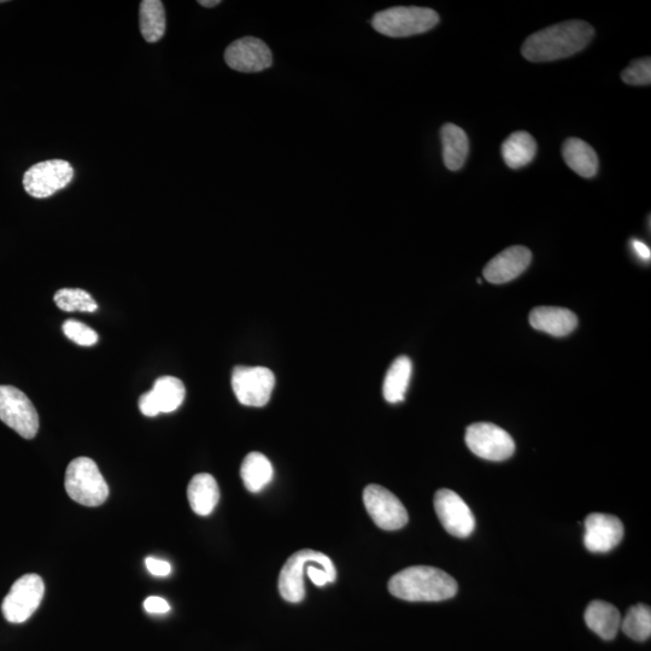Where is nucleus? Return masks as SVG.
<instances>
[{"mask_svg": "<svg viewBox=\"0 0 651 651\" xmlns=\"http://www.w3.org/2000/svg\"><path fill=\"white\" fill-rule=\"evenodd\" d=\"M585 21H567L543 29L526 39L521 54L530 62H551L578 54L594 38Z\"/></svg>", "mask_w": 651, "mask_h": 651, "instance_id": "f257e3e1", "label": "nucleus"}, {"mask_svg": "<svg viewBox=\"0 0 651 651\" xmlns=\"http://www.w3.org/2000/svg\"><path fill=\"white\" fill-rule=\"evenodd\" d=\"M457 590L453 577L430 566L408 567L389 582L391 595L409 602H441L453 598Z\"/></svg>", "mask_w": 651, "mask_h": 651, "instance_id": "f03ea898", "label": "nucleus"}, {"mask_svg": "<svg viewBox=\"0 0 651 651\" xmlns=\"http://www.w3.org/2000/svg\"><path fill=\"white\" fill-rule=\"evenodd\" d=\"M64 486L68 496L85 507L102 506L109 497V486L97 463L89 457H78L69 463Z\"/></svg>", "mask_w": 651, "mask_h": 651, "instance_id": "7ed1b4c3", "label": "nucleus"}, {"mask_svg": "<svg viewBox=\"0 0 651 651\" xmlns=\"http://www.w3.org/2000/svg\"><path fill=\"white\" fill-rule=\"evenodd\" d=\"M439 23V15L430 8L396 7L373 16L372 26L390 38H408L431 31Z\"/></svg>", "mask_w": 651, "mask_h": 651, "instance_id": "20e7f679", "label": "nucleus"}, {"mask_svg": "<svg viewBox=\"0 0 651 651\" xmlns=\"http://www.w3.org/2000/svg\"><path fill=\"white\" fill-rule=\"evenodd\" d=\"M310 563L324 568L333 582H336L337 570L330 557L312 549L299 550L290 556V559L286 561L283 570L280 572L279 591L285 601L290 603L303 601L304 596H306L303 573Z\"/></svg>", "mask_w": 651, "mask_h": 651, "instance_id": "39448f33", "label": "nucleus"}, {"mask_svg": "<svg viewBox=\"0 0 651 651\" xmlns=\"http://www.w3.org/2000/svg\"><path fill=\"white\" fill-rule=\"evenodd\" d=\"M45 595V584L38 574L17 579L2 604L4 618L11 624H22L37 612Z\"/></svg>", "mask_w": 651, "mask_h": 651, "instance_id": "423d86ee", "label": "nucleus"}, {"mask_svg": "<svg viewBox=\"0 0 651 651\" xmlns=\"http://www.w3.org/2000/svg\"><path fill=\"white\" fill-rule=\"evenodd\" d=\"M0 420L25 439H33L39 431L37 409L14 386L0 385Z\"/></svg>", "mask_w": 651, "mask_h": 651, "instance_id": "0eeeda50", "label": "nucleus"}, {"mask_svg": "<svg viewBox=\"0 0 651 651\" xmlns=\"http://www.w3.org/2000/svg\"><path fill=\"white\" fill-rule=\"evenodd\" d=\"M74 169L63 160H49L34 164L23 175V186L29 196L37 199L49 198L66 189L72 183Z\"/></svg>", "mask_w": 651, "mask_h": 651, "instance_id": "6e6552de", "label": "nucleus"}, {"mask_svg": "<svg viewBox=\"0 0 651 651\" xmlns=\"http://www.w3.org/2000/svg\"><path fill=\"white\" fill-rule=\"evenodd\" d=\"M466 444L469 450L480 459L506 461L515 451L512 436L503 428L489 422H478L467 428Z\"/></svg>", "mask_w": 651, "mask_h": 651, "instance_id": "1a4fd4ad", "label": "nucleus"}, {"mask_svg": "<svg viewBox=\"0 0 651 651\" xmlns=\"http://www.w3.org/2000/svg\"><path fill=\"white\" fill-rule=\"evenodd\" d=\"M275 377L266 367H244L233 369L232 387L238 401L248 407H265L271 400Z\"/></svg>", "mask_w": 651, "mask_h": 651, "instance_id": "9d476101", "label": "nucleus"}, {"mask_svg": "<svg viewBox=\"0 0 651 651\" xmlns=\"http://www.w3.org/2000/svg\"><path fill=\"white\" fill-rule=\"evenodd\" d=\"M363 503L374 524L381 530H401L408 524L409 516L406 507L383 486L368 485L363 491Z\"/></svg>", "mask_w": 651, "mask_h": 651, "instance_id": "9b49d317", "label": "nucleus"}, {"mask_svg": "<svg viewBox=\"0 0 651 651\" xmlns=\"http://www.w3.org/2000/svg\"><path fill=\"white\" fill-rule=\"evenodd\" d=\"M434 509L439 521L451 536L467 538L475 529V519L471 508L456 492L441 489L434 496Z\"/></svg>", "mask_w": 651, "mask_h": 651, "instance_id": "f8f14e48", "label": "nucleus"}, {"mask_svg": "<svg viewBox=\"0 0 651 651\" xmlns=\"http://www.w3.org/2000/svg\"><path fill=\"white\" fill-rule=\"evenodd\" d=\"M225 61L228 67L239 73H260L272 67L273 55L265 41L245 37L228 46Z\"/></svg>", "mask_w": 651, "mask_h": 651, "instance_id": "ddd939ff", "label": "nucleus"}, {"mask_svg": "<svg viewBox=\"0 0 651 651\" xmlns=\"http://www.w3.org/2000/svg\"><path fill=\"white\" fill-rule=\"evenodd\" d=\"M185 395L183 381L174 377H162L155 381L152 390L140 396V412L149 418L161 413H173L183 404Z\"/></svg>", "mask_w": 651, "mask_h": 651, "instance_id": "4468645a", "label": "nucleus"}, {"mask_svg": "<svg viewBox=\"0 0 651 651\" xmlns=\"http://www.w3.org/2000/svg\"><path fill=\"white\" fill-rule=\"evenodd\" d=\"M624 525L617 516L594 513L585 520L584 544L591 553H608L624 538Z\"/></svg>", "mask_w": 651, "mask_h": 651, "instance_id": "2eb2a0df", "label": "nucleus"}, {"mask_svg": "<svg viewBox=\"0 0 651 651\" xmlns=\"http://www.w3.org/2000/svg\"><path fill=\"white\" fill-rule=\"evenodd\" d=\"M532 261L526 246L515 245L498 254L484 268V278L491 284H506L523 274Z\"/></svg>", "mask_w": 651, "mask_h": 651, "instance_id": "dca6fc26", "label": "nucleus"}, {"mask_svg": "<svg viewBox=\"0 0 651 651\" xmlns=\"http://www.w3.org/2000/svg\"><path fill=\"white\" fill-rule=\"evenodd\" d=\"M530 324L535 330L553 337H566L578 326L577 315L570 309L538 307L530 314Z\"/></svg>", "mask_w": 651, "mask_h": 651, "instance_id": "f3484780", "label": "nucleus"}, {"mask_svg": "<svg viewBox=\"0 0 651 651\" xmlns=\"http://www.w3.org/2000/svg\"><path fill=\"white\" fill-rule=\"evenodd\" d=\"M585 623L604 641H612L618 635L621 615L617 607L603 601L591 602L585 611Z\"/></svg>", "mask_w": 651, "mask_h": 651, "instance_id": "a211bd4d", "label": "nucleus"}, {"mask_svg": "<svg viewBox=\"0 0 651 651\" xmlns=\"http://www.w3.org/2000/svg\"><path fill=\"white\" fill-rule=\"evenodd\" d=\"M190 506L198 515L208 516L220 501V489L213 475L201 473L191 479L187 488Z\"/></svg>", "mask_w": 651, "mask_h": 651, "instance_id": "6ab92c4d", "label": "nucleus"}, {"mask_svg": "<svg viewBox=\"0 0 651 651\" xmlns=\"http://www.w3.org/2000/svg\"><path fill=\"white\" fill-rule=\"evenodd\" d=\"M563 160L573 172L585 179L594 178L598 172V156L588 143L578 138L567 139L562 148Z\"/></svg>", "mask_w": 651, "mask_h": 651, "instance_id": "aec40b11", "label": "nucleus"}, {"mask_svg": "<svg viewBox=\"0 0 651 651\" xmlns=\"http://www.w3.org/2000/svg\"><path fill=\"white\" fill-rule=\"evenodd\" d=\"M441 138L445 167L451 172H457V170L465 166L468 157L469 140L467 134L454 123H447L441 129Z\"/></svg>", "mask_w": 651, "mask_h": 651, "instance_id": "412c9836", "label": "nucleus"}, {"mask_svg": "<svg viewBox=\"0 0 651 651\" xmlns=\"http://www.w3.org/2000/svg\"><path fill=\"white\" fill-rule=\"evenodd\" d=\"M501 152L509 168L520 169L526 167L535 158L537 143L530 133L519 131L504 140Z\"/></svg>", "mask_w": 651, "mask_h": 651, "instance_id": "4be33fe9", "label": "nucleus"}, {"mask_svg": "<svg viewBox=\"0 0 651 651\" xmlns=\"http://www.w3.org/2000/svg\"><path fill=\"white\" fill-rule=\"evenodd\" d=\"M412 372L413 365L409 357L400 356L392 362L383 385V394L387 402L400 403L404 401Z\"/></svg>", "mask_w": 651, "mask_h": 651, "instance_id": "5701e85b", "label": "nucleus"}, {"mask_svg": "<svg viewBox=\"0 0 651 651\" xmlns=\"http://www.w3.org/2000/svg\"><path fill=\"white\" fill-rule=\"evenodd\" d=\"M140 31L148 43L154 44L166 33L167 20L161 0H143L139 8Z\"/></svg>", "mask_w": 651, "mask_h": 651, "instance_id": "b1692460", "label": "nucleus"}, {"mask_svg": "<svg viewBox=\"0 0 651 651\" xmlns=\"http://www.w3.org/2000/svg\"><path fill=\"white\" fill-rule=\"evenodd\" d=\"M240 475H242L246 489L250 492H260L272 482V463L265 455L254 451L245 457L242 468H240Z\"/></svg>", "mask_w": 651, "mask_h": 651, "instance_id": "393cba45", "label": "nucleus"}, {"mask_svg": "<svg viewBox=\"0 0 651 651\" xmlns=\"http://www.w3.org/2000/svg\"><path fill=\"white\" fill-rule=\"evenodd\" d=\"M621 629L625 635L637 642H645L651 636V611L645 604L633 606L626 617L621 619Z\"/></svg>", "mask_w": 651, "mask_h": 651, "instance_id": "a878e982", "label": "nucleus"}, {"mask_svg": "<svg viewBox=\"0 0 651 651\" xmlns=\"http://www.w3.org/2000/svg\"><path fill=\"white\" fill-rule=\"evenodd\" d=\"M54 299L57 307L67 313H95L98 309L97 303L90 293L81 289L58 290Z\"/></svg>", "mask_w": 651, "mask_h": 651, "instance_id": "bb28decb", "label": "nucleus"}, {"mask_svg": "<svg viewBox=\"0 0 651 651\" xmlns=\"http://www.w3.org/2000/svg\"><path fill=\"white\" fill-rule=\"evenodd\" d=\"M62 330L66 337L75 344L92 346L98 342L97 332L80 321L67 320L62 326Z\"/></svg>", "mask_w": 651, "mask_h": 651, "instance_id": "cd10ccee", "label": "nucleus"}, {"mask_svg": "<svg viewBox=\"0 0 651 651\" xmlns=\"http://www.w3.org/2000/svg\"><path fill=\"white\" fill-rule=\"evenodd\" d=\"M621 79L627 85L632 86H647L651 84V60L650 57L641 58L631 63L629 68H626L621 73Z\"/></svg>", "mask_w": 651, "mask_h": 651, "instance_id": "c85d7f7f", "label": "nucleus"}, {"mask_svg": "<svg viewBox=\"0 0 651 651\" xmlns=\"http://www.w3.org/2000/svg\"><path fill=\"white\" fill-rule=\"evenodd\" d=\"M145 565L155 577H168L172 573V565L168 561L156 559V557H146Z\"/></svg>", "mask_w": 651, "mask_h": 651, "instance_id": "c756f323", "label": "nucleus"}, {"mask_svg": "<svg viewBox=\"0 0 651 651\" xmlns=\"http://www.w3.org/2000/svg\"><path fill=\"white\" fill-rule=\"evenodd\" d=\"M144 608L150 614H166L170 612V604L164 598L158 596L146 598Z\"/></svg>", "mask_w": 651, "mask_h": 651, "instance_id": "7c9ffc66", "label": "nucleus"}, {"mask_svg": "<svg viewBox=\"0 0 651 651\" xmlns=\"http://www.w3.org/2000/svg\"><path fill=\"white\" fill-rule=\"evenodd\" d=\"M632 250L635 251V254L638 258H641L644 262H649L651 260V251L648 245H645L641 240L632 239L631 240Z\"/></svg>", "mask_w": 651, "mask_h": 651, "instance_id": "2f4dec72", "label": "nucleus"}, {"mask_svg": "<svg viewBox=\"0 0 651 651\" xmlns=\"http://www.w3.org/2000/svg\"><path fill=\"white\" fill-rule=\"evenodd\" d=\"M198 3L204 8H214L221 4V0H199Z\"/></svg>", "mask_w": 651, "mask_h": 651, "instance_id": "473e14b6", "label": "nucleus"}]
</instances>
